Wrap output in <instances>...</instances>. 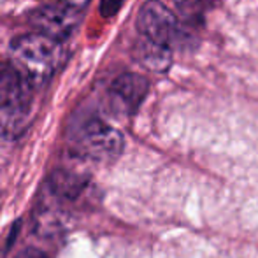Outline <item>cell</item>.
<instances>
[{
	"instance_id": "6da1fadb",
	"label": "cell",
	"mask_w": 258,
	"mask_h": 258,
	"mask_svg": "<svg viewBox=\"0 0 258 258\" xmlns=\"http://www.w3.org/2000/svg\"><path fill=\"white\" fill-rule=\"evenodd\" d=\"M13 63L34 86L44 85L63 63L65 51L60 41L39 32L25 34L11 42Z\"/></svg>"
},
{
	"instance_id": "7a4b0ae2",
	"label": "cell",
	"mask_w": 258,
	"mask_h": 258,
	"mask_svg": "<svg viewBox=\"0 0 258 258\" xmlns=\"http://www.w3.org/2000/svg\"><path fill=\"white\" fill-rule=\"evenodd\" d=\"M137 30L141 37H146L165 48L181 44L184 39L179 20L160 0H148L143 4L137 14Z\"/></svg>"
},
{
	"instance_id": "3957f363",
	"label": "cell",
	"mask_w": 258,
	"mask_h": 258,
	"mask_svg": "<svg viewBox=\"0 0 258 258\" xmlns=\"http://www.w3.org/2000/svg\"><path fill=\"white\" fill-rule=\"evenodd\" d=\"M76 148L85 158L111 162L123 151V136L102 119H90L83 125Z\"/></svg>"
},
{
	"instance_id": "277c9868",
	"label": "cell",
	"mask_w": 258,
	"mask_h": 258,
	"mask_svg": "<svg viewBox=\"0 0 258 258\" xmlns=\"http://www.w3.org/2000/svg\"><path fill=\"white\" fill-rule=\"evenodd\" d=\"M30 23L39 30V34H44L54 41H65L74 34L78 27L81 14L79 11L65 6V4H44L35 7L28 16Z\"/></svg>"
},
{
	"instance_id": "5b68a950",
	"label": "cell",
	"mask_w": 258,
	"mask_h": 258,
	"mask_svg": "<svg viewBox=\"0 0 258 258\" xmlns=\"http://www.w3.org/2000/svg\"><path fill=\"white\" fill-rule=\"evenodd\" d=\"M32 88L34 85L13 61H0V111H25L32 99Z\"/></svg>"
},
{
	"instance_id": "8992f818",
	"label": "cell",
	"mask_w": 258,
	"mask_h": 258,
	"mask_svg": "<svg viewBox=\"0 0 258 258\" xmlns=\"http://www.w3.org/2000/svg\"><path fill=\"white\" fill-rule=\"evenodd\" d=\"M150 92V81L144 76L126 72L116 78L109 88L111 100L123 112H136Z\"/></svg>"
},
{
	"instance_id": "52a82bcc",
	"label": "cell",
	"mask_w": 258,
	"mask_h": 258,
	"mask_svg": "<svg viewBox=\"0 0 258 258\" xmlns=\"http://www.w3.org/2000/svg\"><path fill=\"white\" fill-rule=\"evenodd\" d=\"M134 58L148 71L165 72L172 63V51L146 37H139L134 44Z\"/></svg>"
},
{
	"instance_id": "ba28073f",
	"label": "cell",
	"mask_w": 258,
	"mask_h": 258,
	"mask_svg": "<svg viewBox=\"0 0 258 258\" xmlns=\"http://www.w3.org/2000/svg\"><path fill=\"white\" fill-rule=\"evenodd\" d=\"M53 188L61 197H76L83 190V181L69 172H56L53 176Z\"/></svg>"
},
{
	"instance_id": "9c48e42d",
	"label": "cell",
	"mask_w": 258,
	"mask_h": 258,
	"mask_svg": "<svg viewBox=\"0 0 258 258\" xmlns=\"http://www.w3.org/2000/svg\"><path fill=\"white\" fill-rule=\"evenodd\" d=\"M174 6L183 18L199 21L206 11V0H174Z\"/></svg>"
},
{
	"instance_id": "30bf717a",
	"label": "cell",
	"mask_w": 258,
	"mask_h": 258,
	"mask_svg": "<svg viewBox=\"0 0 258 258\" xmlns=\"http://www.w3.org/2000/svg\"><path fill=\"white\" fill-rule=\"evenodd\" d=\"M121 4H123V0H102V2H100V14L105 18L114 16L119 11V7H121Z\"/></svg>"
},
{
	"instance_id": "8fae6325",
	"label": "cell",
	"mask_w": 258,
	"mask_h": 258,
	"mask_svg": "<svg viewBox=\"0 0 258 258\" xmlns=\"http://www.w3.org/2000/svg\"><path fill=\"white\" fill-rule=\"evenodd\" d=\"M16 258H48V256H46V253H42L41 249L28 248V249H25V251H21Z\"/></svg>"
},
{
	"instance_id": "7c38bea8",
	"label": "cell",
	"mask_w": 258,
	"mask_h": 258,
	"mask_svg": "<svg viewBox=\"0 0 258 258\" xmlns=\"http://www.w3.org/2000/svg\"><path fill=\"white\" fill-rule=\"evenodd\" d=\"M60 2L65 4V6H69V7H72V9H76V11H81L83 7L88 6L90 0H60Z\"/></svg>"
}]
</instances>
